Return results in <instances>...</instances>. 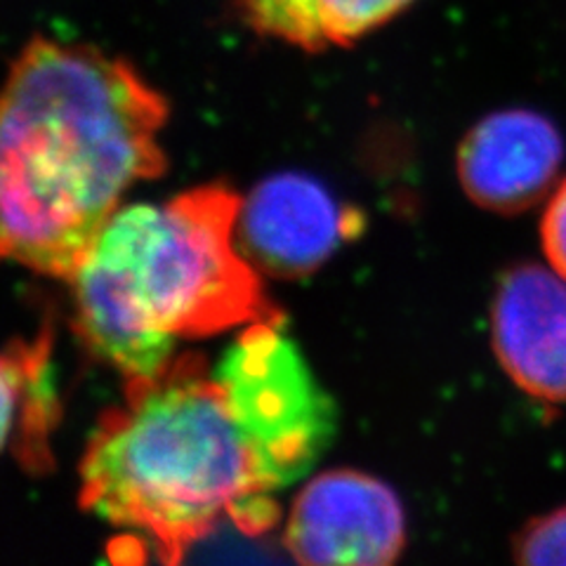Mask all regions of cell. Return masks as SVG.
Returning <instances> with one entry per match:
<instances>
[{
	"mask_svg": "<svg viewBox=\"0 0 566 566\" xmlns=\"http://www.w3.org/2000/svg\"><path fill=\"white\" fill-rule=\"evenodd\" d=\"M283 545L300 564H392L406 547L401 501L357 470L318 474L297 493Z\"/></svg>",
	"mask_w": 566,
	"mask_h": 566,
	"instance_id": "obj_5",
	"label": "cell"
},
{
	"mask_svg": "<svg viewBox=\"0 0 566 566\" xmlns=\"http://www.w3.org/2000/svg\"><path fill=\"white\" fill-rule=\"evenodd\" d=\"M55 416V395L48 380V345L17 343L0 354V451L20 430V418L27 428V441H31L35 455H45L39 447L29 420L43 437H48V422Z\"/></svg>",
	"mask_w": 566,
	"mask_h": 566,
	"instance_id": "obj_10",
	"label": "cell"
},
{
	"mask_svg": "<svg viewBox=\"0 0 566 566\" xmlns=\"http://www.w3.org/2000/svg\"><path fill=\"white\" fill-rule=\"evenodd\" d=\"M416 0H237L241 22L264 39L305 52L347 48L409 10Z\"/></svg>",
	"mask_w": 566,
	"mask_h": 566,
	"instance_id": "obj_9",
	"label": "cell"
},
{
	"mask_svg": "<svg viewBox=\"0 0 566 566\" xmlns=\"http://www.w3.org/2000/svg\"><path fill=\"white\" fill-rule=\"evenodd\" d=\"M166 120L130 62L31 39L0 87V262L74 279L126 191L164 175Z\"/></svg>",
	"mask_w": 566,
	"mask_h": 566,
	"instance_id": "obj_1",
	"label": "cell"
},
{
	"mask_svg": "<svg viewBox=\"0 0 566 566\" xmlns=\"http://www.w3.org/2000/svg\"><path fill=\"white\" fill-rule=\"evenodd\" d=\"M243 199L224 185L120 208L74 283L76 328L126 380L151 378L185 338L279 322L237 245Z\"/></svg>",
	"mask_w": 566,
	"mask_h": 566,
	"instance_id": "obj_3",
	"label": "cell"
},
{
	"mask_svg": "<svg viewBox=\"0 0 566 566\" xmlns=\"http://www.w3.org/2000/svg\"><path fill=\"white\" fill-rule=\"evenodd\" d=\"M543 251L551 268L566 279V180L553 191L541 220Z\"/></svg>",
	"mask_w": 566,
	"mask_h": 566,
	"instance_id": "obj_12",
	"label": "cell"
},
{
	"mask_svg": "<svg viewBox=\"0 0 566 566\" xmlns=\"http://www.w3.org/2000/svg\"><path fill=\"white\" fill-rule=\"evenodd\" d=\"M216 376L274 491L300 480L331 444L335 406L281 322L248 326Z\"/></svg>",
	"mask_w": 566,
	"mask_h": 566,
	"instance_id": "obj_4",
	"label": "cell"
},
{
	"mask_svg": "<svg viewBox=\"0 0 566 566\" xmlns=\"http://www.w3.org/2000/svg\"><path fill=\"white\" fill-rule=\"evenodd\" d=\"M347 232L345 210L322 182L279 172L243 199L237 245L258 272L295 279L322 268Z\"/></svg>",
	"mask_w": 566,
	"mask_h": 566,
	"instance_id": "obj_6",
	"label": "cell"
},
{
	"mask_svg": "<svg viewBox=\"0 0 566 566\" xmlns=\"http://www.w3.org/2000/svg\"><path fill=\"white\" fill-rule=\"evenodd\" d=\"M515 557L522 564L566 566V505L528 522L520 531Z\"/></svg>",
	"mask_w": 566,
	"mask_h": 566,
	"instance_id": "obj_11",
	"label": "cell"
},
{
	"mask_svg": "<svg viewBox=\"0 0 566 566\" xmlns=\"http://www.w3.org/2000/svg\"><path fill=\"white\" fill-rule=\"evenodd\" d=\"M491 343L505 374L528 397L566 401V279L522 264L503 276L491 307Z\"/></svg>",
	"mask_w": 566,
	"mask_h": 566,
	"instance_id": "obj_7",
	"label": "cell"
},
{
	"mask_svg": "<svg viewBox=\"0 0 566 566\" xmlns=\"http://www.w3.org/2000/svg\"><path fill=\"white\" fill-rule=\"evenodd\" d=\"M232 403L199 354L172 359L126 385V401L104 413L81 463V505L145 536L164 562L229 517L248 534L279 522Z\"/></svg>",
	"mask_w": 566,
	"mask_h": 566,
	"instance_id": "obj_2",
	"label": "cell"
},
{
	"mask_svg": "<svg viewBox=\"0 0 566 566\" xmlns=\"http://www.w3.org/2000/svg\"><path fill=\"white\" fill-rule=\"evenodd\" d=\"M564 142L553 120L536 112L491 114L458 149V180L468 197L493 212H520L538 203L557 180Z\"/></svg>",
	"mask_w": 566,
	"mask_h": 566,
	"instance_id": "obj_8",
	"label": "cell"
}]
</instances>
